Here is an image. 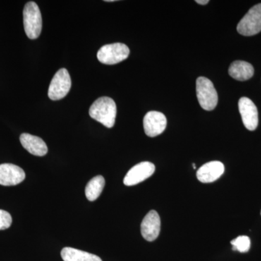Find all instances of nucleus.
<instances>
[{
  "label": "nucleus",
  "mask_w": 261,
  "mask_h": 261,
  "mask_svg": "<svg viewBox=\"0 0 261 261\" xmlns=\"http://www.w3.org/2000/svg\"><path fill=\"white\" fill-rule=\"evenodd\" d=\"M11 216L7 211L0 210V230H5L10 228L12 224Z\"/></svg>",
  "instance_id": "nucleus-18"
},
{
  "label": "nucleus",
  "mask_w": 261,
  "mask_h": 261,
  "mask_svg": "<svg viewBox=\"0 0 261 261\" xmlns=\"http://www.w3.org/2000/svg\"><path fill=\"white\" fill-rule=\"evenodd\" d=\"M224 172V166L220 161H211L201 166L197 172V177L202 183H211L219 179Z\"/></svg>",
  "instance_id": "nucleus-12"
},
{
  "label": "nucleus",
  "mask_w": 261,
  "mask_h": 261,
  "mask_svg": "<svg viewBox=\"0 0 261 261\" xmlns=\"http://www.w3.org/2000/svg\"><path fill=\"white\" fill-rule=\"evenodd\" d=\"M144 129L149 137H157L164 132L167 126V119L162 113L149 111L144 117Z\"/></svg>",
  "instance_id": "nucleus-9"
},
{
  "label": "nucleus",
  "mask_w": 261,
  "mask_h": 261,
  "mask_svg": "<svg viewBox=\"0 0 261 261\" xmlns=\"http://www.w3.org/2000/svg\"><path fill=\"white\" fill-rule=\"evenodd\" d=\"M129 48L123 43H113L103 46L97 51V59L106 65L121 63L129 56Z\"/></svg>",
  "instance_id": "nucleus-4"
},
{
  "label": "nucleus",
  "mask_w": 261,
  "mask_h": 261,
  "mask_svg": "<svg viewBox=\"0 0 261 261\" xmlns=\"http://www.w3.org/2000/svg\"><path fill=\"white\" fill-rule=\"evenodd\" d=\"M230 76L238 81H247L254 75V68L250 63L243 61H236L228 68Z\"/></svg>",
  "instance_id": "nucleus-14"
},
{
  "label": "nucleus",
  "mask_w": 261,
  "mask_h": 261,
  "mask_svg": "<svg viewBox=\"0 0 261 261\" xmlns=\"http://www.w3.org/2000/svg\"><path fill=\"white\" fill-rule=\"evenodd\" d=\"M196 3H197V4L199 5H207V3H209V1L208 0H197V1H196Z\"/></svg>",
  "instance_id": "nucleus-19"
},
{
  "label": "nucleus",
  "mask_w": 261,
  "mask_h": 261,
  "mask_svg": "<svg viewBox=\"0 0 261 261\" xmlns=\"http://www.w3.org/2000/svg\"><path fill=\"white\" fill-rule=\"evenodd\" d=\"M106 181L102 176H97L92 178L87 184L85 189V195L88 200L93 201L97 200L103 191Z\"/></svg>",
  "instance_id": "nucleus-16"
},
{
  "label": "nucleus",
  "mask_w": 261,
  "mask_h": 261,
  "mask_svg": "<svg viewBox=\"0 0 261 261\" xmlns=\"http://www.w3.org/2000/svg\"><path fill=\"white\" fill-rule=\"evenodd\" d=\"M23 25L25 34L30 39L40 36L42 29V18L37 3L29 2L23 9Z\"/></svg>",
  "instance_id": "nucleus-2"
},
{
  "label": "nucleus",
  "mask_w": 261,
  "mask_h": 261,
  "mask_svg": "<svg viewBox=\"0 0 261 261\" xmlns=\"http://www.w3.org/2000/svg\"><path fill=\"white\" fill-rule=\"evenodd\" d=\"M192 166H193L194 169H196V166H195V163H193V165H192Z\"/></svg>",
  "instance_id": "nucleus-20"
},
{
  "label": "nucleus",
  "mask_w": 261,
  "mask_h": 261,
  "mask_svg": "<svg viewBox=\"0 0 261 261\" xmlns=\"http://www.w3.org/2000/svg\"><path fill=\"white\" fill-rule=\"evenodd\" d=\"M154 171L155 166L153 163L147 161L138 163L128 171L123 179V184L128 187L135 186L150 177Z\"/></svg>",
  "instance_id": "nucleus-7"
},
{
  "label": "nucleus",
  "mask_w": 261,
  "mask_h": 261,
  "mask_svg": "<svg viewBox=\"0 0 261 261\" xmlns=\"http://www.w3.org/2000/svg\"><path fill=\"white\" fill-rule=\"evenodd\" d=\"M20 141L22 146L29 153L40 157L47 153V146L40 137L24 133L20 135Z\"/></svg>",
  "instance_id": "nucleus-13"
},
{
  "label": "nucleus",
  "mask_w": 261,
  "mask_h": 261,
  "mask_svg": "<svg viewBox=\"0 0 261 261\" xmlns=\"http://www.w3.org/2000/svg\"><path fill=\"white\" fill-rule=\"evenodd\" d=\"M237 29L239 34L246 37L261 32V3L250 8L238 23Z\"/></svg>",
  "instance_id": "nucleus-6"
},
{
  "label": "nucleus",
  "mask_w": 261,
  "mask_h": 261,
  "mask_svg": "<svg viewBox=\"0 0 261 261\" xmlns=\"http://www.w3.org/2000/svg\"><path fill=\"white\" fill-rule=\"evenodd\" d=\"M61 257L64 261H102L97 255L72 247L63 248Z\"/></svg>",
  "instance_id": "nucleus-15"
},
{
  "label": "nucleus",
  "mask_w": 261,
  "mask_h": 261,
  "mask_svg": "<svg viewBox=\"0 0 261 261\" xmlns=\"http://www.w3.org/2000/svg\"><path fill=\"white\" fill-rule=\"evenodd\" d=\"M161 218L155 211H149L141 224V233L145 240L152 242L159 238L161 231Z\"/></svg>",
  "instance_id": "nucleus-11"
},
{
  "label": "nucleus",
  "mask_w": 261,
  "mask_h": 261,
  "mask_svg": "<svg viewBox=\"0 0 261 261\" xmlns=\"http://www.w3.org/2000/svg\"><path fill=\"white\" fill-rule=\"evenodd\" d=\"M238 106L245 128L250 130L256 129L258 125V113L255 105L249 98L242 97L239 100Z\"/></svg>",
  "instance_id": "nucleus-8"
},
{
  "label": "nucleus",
  "mask_w": 261,
  "mask_h": 261,
  "mask_svg": "<svg viewBox=\"0 0 261 261\" xmlns=\"http://www.w3.org/2000/svg\"><path fill=\"white\" fill-rule=\"evenodd\" d=\"M71 80L68 70L61 68L55 74L48 89V97L51 100H60L69 92Z\"/></svg>",
  "instance_id": "nucleus-5"
},
{
  "label": "nucleus",
  "mask_w": 261,
  "mask_h": 261,
  "mask_svg": "<svg viewBox=\"0 0 261 261\" xmlns=\"http://www.w3.org/2000/svg\"><path fill=\"white\" fill-rule=\"evenodd\" d=\"M233 250L240 252H247L250 248V239L247 236H240L231 242Z\"/></svg>",
  "instance_id": "nucleus-17"
},
{
  "label": "nucleus",
  "mask_w": 261,
  "mask_h": 261,
  "mask_svg": "<svg viewBox=\"0 0 261 261\" xmlns=\"http://www.w3.org/2000/svg\"><path fill=\"white\" fill-rule=\"evenodd\" d=\"M117 108L112 98H98L89 108V116L107 128H112L116 122Z\"/></svg>",
  "instance_id": "nucleus-1"
},
{
  "label": "nucleus",
  "mask_w": 261,
  "mask_h": 261,
  "mask_svg": "<svg viewBox=\"0 0 261 261\" xmlns=\"http://www.w3.org/2000/svg\"><path fill=\"white\" fill-rule=\"evenodd\" d=\"M25 173L21 168L11 163L0 165V185L15 186L25 179Z\"/></svg>",
  "instance_id": "nucleus-10"
},
{
  "label": "nucleus",
  "mask_w": 261,
  "mask_h": 261,
  "mask_svg": "<svg viewBox=\"0 0 261 261\" xmlns=\"http://www.w3.org/2000/svg\"><path fill=\"white\" fill-rule=\"evenodd\" d=\"M196 91L201 108L205 111H213L218 104L217 92L214 84L205 77H199L196 82Z\"/></svg>",
  "instance_id": "nucleus-3"
}]
</instances>
